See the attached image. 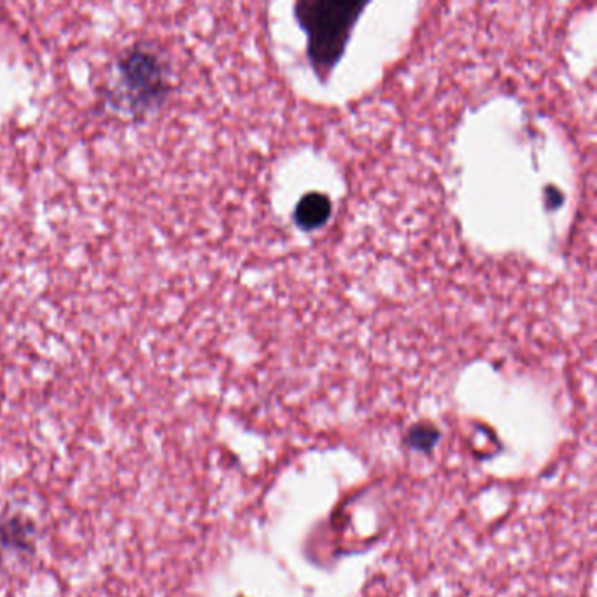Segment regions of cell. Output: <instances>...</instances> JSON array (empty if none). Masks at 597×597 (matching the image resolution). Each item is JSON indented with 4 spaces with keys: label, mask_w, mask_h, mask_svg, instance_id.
Here are the masks:
<instances>
[{
    "label": "cell",
    "mask_w": 597,
    "mask_h": 597,
    "mask_svg": "<svg viewBox=\"0 0 597 597\" xmlns=\"http://www.w3.org/2000/svg\"><path fill=\"white\" fill-rule=\"evenodd\" d=\"M295 9L296 18L309 37L310 64L324 76L344 55L345 44L365 4L303 0Z\"/></svg>",
    "instance_id": "cell-1"
},
{
    "label": "cell",
    "mask_w": 597,
    "mask_h": 597,
    "mask_svg": "<svg viewBox=\"0 0 597 597\" xmlns=\"http://www.w3.org/2000/svg\"><path fill=\"white\" fill-rule=\"evenodd\" d=\"M331 216L330 198L321 193H310L303 197L295 209L296 225L303 230H316L317 226L324 225Z\"/></svg>",
    "instance_id": "cell-3"
},
{
    "label": "cell",
    "mask_w": 597,
    "mask_h": 597,
    "mask_svg": "<svg viewBox=\"0 0 597 597\" xmlns=\"http://www.w3.org/2000/svg\"><path fill=\"white\" fill-rule=\"evenodd\" d=\"M120 79L127 102L134 111L155 107L165 92L162 67L155 55L146 51H134L125 57L120 64Z\"/></svg>",
    "instance_id": "cell-2"
},
{
    "label": "cell",
    "mask_w": 597,
    "mask_h": 597,
    "mask_svg": "<svg viewBox=\"0 0 597 597\" xmlns=\"http://www.w3.org/2000/svg\"><path fill=\"white\" fill-rule=\"evenodd\" d=\"M32 524L22 517L0 519V543L16 548H30Z\"/></svg>",
    "instance_id": "cell-4"
}]
</instances>
